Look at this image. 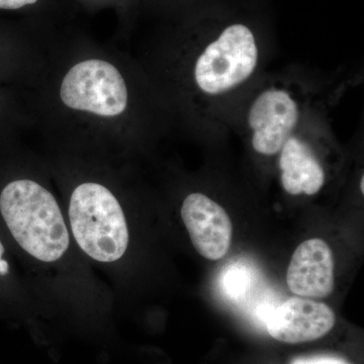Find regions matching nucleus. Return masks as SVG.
Returning a JSON list of instances; mask_svg holds the SVG:
<instances>
[{
    "label": "nucleus",
    "instance_id": "obj_9",
    "mask_svg": "<svg viewBox=\"0 0 364 364\" xmlns=\"http://www.w3.org/2000/svg\"><path fill=\"white\" fill-rule=\"evenodd\" d=\"M289 291L304 298H326L335 286L334 257L321 239L303 242L296 249L287 272Z\"/></svg>",
    "mask_w": 364,
    "mask_h": 364
},
{
    "label": "nucleus",
    "instance_id": "obj_11",
    "mask_svg": "<svg viewBox=\"0 0 364 364\" xmlns=\"http://www.w3.org/2000/svg\"><path fill=\"white\" fill-rule=\"evenodd\" d=\"M4 253H6V249L0 240V277H6L9 273V262L4 259Z\"/></svg>",
    "mask_w": 364,
    "mask_h": 364
},
{
    "label": "nucleus",
    "instance_id": "obj_10",
    "mask_svg": "<svg viewBox=\"0 0 364 364\" xmlns=\"http://www.w3.org/2000/svg\"><path fill=\"white\" fill-rule=\"evenodd\" d=\"M291 364H349L343 359L333 356H314V358H298Z\"/></svg>",
    "mask_w": 364,
    "mask_h": 364
},
{
    "label": "nucleus",
    "instance_id": "obj_5",
    "mask_svg": "<svg viewBox=\"0 0 364 364\" xmlns=\"http://www.w3.org/2000/svg\"><path fill=\"white\" fill-rule=\"evenodd\" d=\"M69 221L74 239L91 259L114 262L126 253L130 236L123 208L102 184L85 182L74 189Z\"/></svg>",
    "mask_w": 364,
    "mask_h": 364
},
{
    "label": "nucleus",
    "instance_id": "obj_4",
    "mask_svg": "<svg viewBox=\"0 0 364 364\" xmlns=\"http://www.w3.org/2000/svg\"><path fill=\"white\" fill-rule=\"evenodd\" d=\"M334 109L312 114L284 143L275 164L280 186L291 196H314L328 181V159L341 154V144L332 126Z\"/></svg>",
    "mask_w": 364,
    "mask_h": 364
},
{
    "label": "nucleus",
    "instance_id": "obj_6",
    "mask_svg": "<svg viewBox=\"0 0 364 364\" xmlns=\"http://www.w3.org/2000/svg\"><path fill=\"white\" fill-rule=\"evenodd\" d=\"M67 107L102 117H116L128 107L126 81L116 67L104 60L80 62L67 72L60 90Z\"/></svg>",
    "mask_w": 364,
    "mask_h": 364
},
{
    "label": "nucleus",
    "instance_id": "obj_2",
    "mask_svg": "<svg viewBox=\"0 0 364 364\" xmlns=\"http://www.w3.org/2000/svg\"><path fill=\"white\" fill-rule=\"evenodd\" d=\"M363 75L359 65L332 71L303 64L268 69L244 100L232 136L240 138L254 157L275 163L299 126L315 112L334 109Z\"/></svg>",
    "mask_w": 364,
    "mask_h": 364
},
{
    "label": "nucleus",
    "instance_id": "obj_3",
    "mask_svg": "<svg viewBox=\"0 0 364 364\" xmlns=\"http://www.w3.org/2000/svg\"><path fill=\"white\" fill-rule=\"evenodd\" d=\"M0 214L21 249L36 259L54 262L70 238L54 196L30 179L11 181L0 193Z\"/></svg>",
    "mask_w": 364,
    "mask_h": 364
},
{
    "label": "nucleus",
    "instance_id": "obj_7",
    "mask_svg": "<svg viewBox=\"0 0 364 364\" xmlns=\"http://www.w3.org/2000/svg\"><path fill=\"white\" fill-rule=\"evenodd\" d=\"M181 215L193 246L203 257L219 260L226 255L233 225L221 203L207 193L193 191L184 198Z\"/></svg>",
    "mask_w": 364,
    "mask_h": 364
},
{
    "label": "nucleus",
    "instance_id": "obj_1",
    "mask_svg": "<svg viewBox=\"0 0 364 364\" xmlns=\"http://www.w3.org/2000/svg\"><path fill=\"white\" fill-rule=\"evenodd\" d=\"M191 32L179 54L181 100L196 136L223 142L269 69L272 43L257 23L229 13L205 14Z\"/></svg>",
    "mask_w": 364,
    "mask_h": 364
},
{
    "label": "nucleus",
    "instance_id": "obj_8",
    "mask_svg": "<svg viewBox=\"0 0 364 364\" xmlns=\"http://www.w3.org/2000/svg\"><path fill=\"white\" fill-rule=\"evenodd\" d=\"M334 312L311 299L291 298L267 316L268 334L279 341L296 344L325 336L335 325Z\"/></svg>",
    "mask_w": 364,
    "mask_h": 364
}]
</instances>
